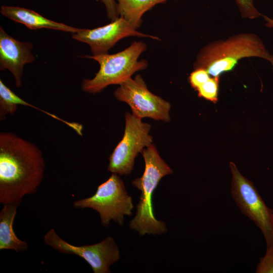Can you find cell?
<instances>
[{"instance_id":"cell-3","label":"cell","mask_w":273,"mask_h":273,"mask_svg":"<svg viewBox=\"0 0 273 273\" xmlns=\"http://www.w3.org/2000/svg\"><path fill=\"white\" fill-rule=\"evenodd\" d=\"M142 154L145 163L142 176L132 181V185L141 191L135 216L130 221L129 228L145 234L161 235L167 231L165 222L157 220L154 214L152 197L154 191L164 176L172 174L173 170L160 157L152 144L144 148Z\"/></svg>"},{"instance_id":"cell-15","label":"cell","mask_w":273,"mask_h":273,"mask_svg":"<svg viewBox=\"0 0 273 273\" xmlns=\"http://www.w3.org/2000/svg\"><path fill=\"white\" fill-rule=\"evenodd\" d=\"M15 94L0 80V120L6 119V115L14 114L17 106L12 103V99Z\"/></svg>"},{"instance_id":"cell-16","label":"cell","mask_w":273,"mask_h":273,"mask_svg":"<svg viewBox=\"0 0 273 273\" xmlns=\"http://www.w3.org/2000/svg\"><path fill=\"white\" fill-rule=\"evenodd\" d=\"M219 77L211 76L199 86L196 90L198 96L215 104L218 99Z\"/></svg>"},{"instance_id":"cell-17","label":"cell","mask_w":273,"mask_h":273,"mask_svg":"<svg viewBox=\"0 0 273 273\" xmlns=\"http://www.w3.org/2000/svg\"><path fill=\"white\" fill-rule=\"evenodd\" d=\"M235 1L242 18L255 19L262 16L255 8L253 0H235Z\"/></svg>"},{"instance_id":"cell-21","label":"cell","mask_w":273,"mask_h":273,"mask_svg":"<svg viewBox=\"0 0 273 273\" xmlns=\"http://www.w3.org/2000/svg\"><path fill=\"white\" fill-rule=\"evenodd\" d=\"M262 16L264 17V19L266 21L265 25L268 27L272 28L273 27V19H270L265 15H262Z\"/></svg>"},{"instance_id":"cell-5","label":"cell","mask_w":273,"mask_h":273,"mask_svg":"<svg viewBox=\"0 0 273 273\" xmlns=\"http://www.w3.org/2000/svg\"><path fill=\"white\" fill-rule=\"evenodd\" d=\"M73 206L97 211L104 226H108L111 220L122 225L124 215H131L134 207L122 180L116 173H112L107 180L98 186L94 195L74 201Z\"/></svg>"},{"instance_id":"cell-8","label":"cell","mask_w":273,"mask_h":273,"mask_svg":"<svg viewBox=\"0 0 273 273\" xmlns=\"http://www.w3.org/2000/svg\"><path fill=\"white\" fill-rule=\"evenodd\" d=\"M114 95L117 100L126 103L132 114L137 118L148 117L164 122L170 120V103L152 93L140 75L119 84Z\"/></svg>"},{"instance_id":"cell-22","label":"cell","mask_w":273,"mask_h":273,"mask_svg":"<svg viewBox=\"0 0 273 273\" xmlns=\"http://www.w3.org/2000/svg\"><path fill=\"white\" fill-rule=\"evenodd\" d=\"M272 211H273V209H272Z\"/></svg>"},{"instance_id":"cell-20","label":"cell","mask_w":273,"mask_h":273,"mask_svg":"<svg viewBox=\"0 0 273 273\" xmlns=\"http://www.w3.org/2000/svg\"><path fill=\"white\" fill-rule=\"evenodd\" d=\"M105 6L108 18L111 21L119 17L116 0H100Z\"/></svg>"},{"instance_id":"cell-14","label":"cell","mask_w":273,"mask_h":273,"mask_svg":"<svg viewBox=\"0 0 273 273\" xmlns=\"http://www.w3.org/2000/svg\"><path fill=\"white\" fill-rule=\"evenodd\" d=\"M168 0H116L119 17L127 21L135 29L142 23V17L148 11ZM177 1V0H175Z\"/></svg>"},{"instance_id":"cell-19","label":"cell","mask_w":273,"mask_h":273,"mask_svg":"<svg viewBox=\"0 0 273 273\" xmlns=\"http://www.w3.org/2000/svg\"><path fill=\"white\" fill-rule=\"evenodd\" d=\"M211 76L203 68L194 69L189 76V82L195 90L201 84L208 80Z\"/></svg>"},{"instance_id":"cell-9","label":"cell","mask_w":273,"mask_h":273,"mask_svg":"<svg viewBox=\"0 0 273 273\" xmlns=\"http://www.w3.org/2000/svg\"><path fill=\"white\" fill-rule=\"evenodd\" d=\"M46 244L63 253L77 255L88 263L94 273H110L109 267L120 257L118 246L112 237L100 243L77 246L65 241L56 231L50 229L43 238Z\"/></svg>"},{"instance_id":"cell-4","label":"cell","mask_w":273,"mask_h":273,"mask_svg":"<svg viewBox=\"0 0 273 273\" xmlns=\"http://www.w3.org/2000/svg\"><path fill=\"white\" fill-rule=\"evenodd\" d=\"M146 49V44L139 41L133 42L128 48L116 54L82 56L95 60L100 65L94 78L82 80V90L96 94L110 85H119L131 78L136 72L146 69L147 61L138 60Z\"/></svg>"},{"instance_id":"cell-6","label":"cell","mask_w":273,"mask_h":273,"mask_svg":"<svg viewBox=\"0 0 273 273\" xmlns=\"http://www.w3.org/2000/svg\"><path fill=\"white\" fill-rule=\"evenodd\" d=\"M232 173L231 193L241 212L260 230L266 248L273 247V211L269 208L252 181L243 176L236 164L230 162Z\"/></svg>"},{"instance_id":"cell-18","label":"cell","mask_w":273,"mask_h":273,"mask_svg":"<svg viewBox=\"0 0 273 273\" xmlns=\"http://www.w3.org/2000/svg\"><path fill=\"white\" fill-rule=\"evenodd\" d=\"M256 273H273V247L266 248L265 255L260 259Z\"/></svg>"},{"instance_id":"cell-1","label":"cell","mask_w":273,"mask_h":273,"mask_svg":"<svg viewBox=\"0 0 273 273\" xmlns=\"http://www.w3.org/2000/svg\"><path fill=\"white\" fill-rule=\"evenodd\" d=\"M45 163L34 144L10 132L0 133V203L20 205L26 195L35 194Z\"/></svg>"},{"instance_id":"cell-12","label":"cell","mask_w":273,"mask_h":273,"mask_svg":"<svg viewBox=\"0 0 273 273\" xmlns=\"http://www.w3.org/2000/svg\"><path fill=\"white\" fill-rule=\"evenodd\" d=\"M0 11L3 15L16 22L24 24L30 29L47 28L72 33L81 30L80 28L52 21L34 11L24 8L2 6Z\"/></svg>"},{"instance_id":"cell-2","label":"cell","mask_w":273,"mask_h":273,"mask_svg":"<svg viewBox=\"0 0 273 273\" xmlns=\"http://www.w3.org/2000/svg\"><path fill=\"white\" fill-rule=\"evenodd\" d=\"M250 57L264 59L273 68V55L259 36L252 33H241L210 42L202 48L193 67L203 68L211 76H220L232 71L240 60Z\"/></svg>"},{"instance_id":"cell-10","label":"cell","mask_w":273,"mask_h":273,"mask_svg":"<svg viewBox=\"0 0 273 273\" xmlns=\"http://www.w3.org/2000/svg\"><path fill=\"white\" fill-rule=\"evenodd\" d=\"M128 36L149 37L160 40L156 36L137 31L120 17L107 25L94 29H81L72 35L73 39L87 43L93 55L108 54L109 49L119 40Z\"/></svg>"},{"instance_id":"cell-11","label":"cell","mask_w":273,"mask_h":273,"mask_svg":"<svg viewBox=\"0 0 273 273\" xmlns=\"http://www.w3.org/2000/svg\"><path fill=\"white\" fill-rule=\"evenodd\" d=\"M32 48L31 43L20 41L0 27V69H7L11 72L18 87L21 85L24 65L35 60L31 53Z\"/></svg>"},{"instance_id":"cell-13","label":"cell","mask_w":273,"mask_h":273,"mask_svg":"<svg viewBox=\"0 0 273 273\" xmlns=\"http://www.w3.org/2000/svg\"><path fill=\"white\" fill-rule=\"evenodd\" d=\"M19 205L14 203L4 204L0 212V250H13L23 252L28 248L25 241L20 240L13 230V222Z\"/></svg>"},{"instance_id":"cell-7","label":"cell","mask_w":273,"mask_h":273,"mask_svg":"<svg viewBox=\"0 0 273 273\" xmlns=\"http://www.w3.org/2000/svg\"><path fill=\"white\" fill-rule=\"evenodd\" d=\"M125 118L124 135L111 154L108 166V171L120 175L130 174L138 154L153 144L150 124L128 112Z\"/></svg>"}]
</instances>
